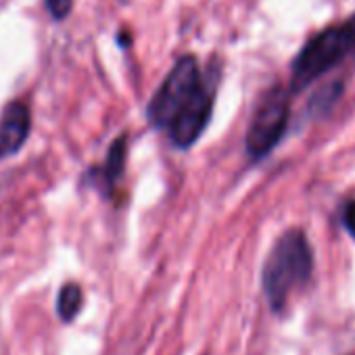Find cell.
Returning a JSON list of instances; mask_svg holds the SVG:
<instances>
[{"label":"cell","mask_w":355,"mask_h":355,"mask_svg":"<svg viewBox=\"0 0 355 355\" xmlns=\"http://www.w3.org/2000/svg\"><path fill=\"white\" fill-rule=\"evenodd\" d=\"M222 63L201 67L197 55L178 57L146 103V121L153 130L165 132L178 150L193 148L211 123Z\"/></svg>","instance_id":"1"},{"label":"cell","mask_w":355,"mask_h":355,"mask_svg":"<svg viewBox=\"0 0 355 355\" xmlns=\"http://www.w3.org/2000/svg\"><path fill=\"white\" fill-rule=\"evenodd\" d=\"M313 266V249L301 228H288L276 239L261 268V291L276 315L286 311L293 293L309 284Z\"/></svg>","instance_id":"2"},{"label":"cell","mask_w":355,"mask_h":355,"mask_svg":"<svg viewBox=\"0 0 355 355\" xmlns=\"http://www.w3.org/2000/svg\"><path fill=\"white\" fill-rule=\"evenodd\" d=\"M347 59H355V11L347 19L315 32L299 49L291 63V94L303 92Z\"/></svg>","instance_id":"3"},{"label":"cell","mask_w":355,"mask_h":355,"mask_svg":"<svg viewBox=\"0 0 355 355\" xmlns=\"http://www.w3.org/2000/svg\"><path fill=\"white\" fill-rule=\"evenodd\" d=\"M291 90L282 84L268 86L255 101L245 134V153L251 163H259L282 142L291 121Z\"/></svg>","instance_id":"4"},{"label":"cell","mask_w":355,"mask_h":355,"mask_svg":"<svg viewBox=\"0 0 355 355\" xmlns=\"http://www.w3.org/2000/svg\"><path fill=\"white\" fill-rule=\"evenodd\" d=\"M32 132V111L24 101H11L0 115V161L21 150Z\"/></svg>","instance_id":"5"},{"label":"cell","mask_w":355,"mask_h":355,"mask_svg":"<svg viewBox=\"0 0 355 355\" xmlns=\"http://www.w3.org/2000/svg\"><path fill=\"white\" fill-rule=\"evenodd\" d=\"M125 161H128V134L123 132V134H119L111 142V146L107 150V157H105V163L90 169V180H92V184L105 197H111L113 191L117 189L119 180L123 178Z\"/></svg>","instance_id":"6"},{"label":"cell","mask_w":355,"mask_h":355,"mask_svg":"<svg viewBox=\"0 0 355 355\" xmlns=\"http://www.w3.org/2000/svg\"><path fill=\"white\" fill-rule=\"evenodd\" d=\"M345 94V80L334 78L326 84H322L307 101V117L309 119H322L326 117L343 98Z\"/></svg>","instance_id":"7"},{"label":"cell","mask_w":355,"mask_h":355,"mask_svg":"<svg viewBox=\"0 0 355 355\" xmlns=\"http://www.w3.org/2000/svg\"><path fill=\"white\" fill-rule=\"evenodd\" d=\"M84 307V291L76 282H65L57 295V315L63 322H73Z\"/></svg>","instance_id":"8"},{"label":"cell","mask_w":355,"mask_h":355,"mask_svg":"<svg viewBox=\"0 0 355 355\" xmlns=\"http://www.w3.org/2000/svg\"><path fill=\"white\" fill-rule=\"evenodd\" d=\"M49 17L57 24L65 21L73 11V0H42Z\"/></svg>","instance_id":"9"},{"label":"cell","mask_w":355,"mask_h":355,"mask_svg":"<svg viewBox=\"0 0 355 355\" xmlns=\"http://www.w3.org/2000/svg\"><path fill=\"white\" fill-rule=\"evenodd\" d=\"M340 222L347 230V234L355 241V199L347 201L340 209Z\"/></svg>","instance_id":"10"},{"label":"cell","mask_w":355,"mask_h":355,"mask_svg":"<svg viewBox=\"0 0 355 355\" xmlns=\"http://www.w3.org/2000/svg\"><path fill=\"white\" fill-rule=\"evenodd\" d=\"M132 40H134V36H132V32H128V30H121V32H117V36H115V42H117V46H121V49H130V46H132Z\"/></svg>","instance_id":"11"}]
</instances>
